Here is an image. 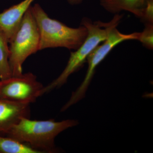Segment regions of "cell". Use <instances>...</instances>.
Masks as SVG:
<instances>
[{
	"instance_id": "cell-1",
	"label": "cell",
	"mask_w": 153,
	"mask_h": 153,
	"mask_svg": "<svg viewBox=\"0 0 153 153\" xmlns=\"http://www.w3.org/2000/svg\"><path fill=\"white\" fill-rule=\"evenodd\" d=\"M78 124L74 120L56 121L32 120L23 118L14 126L6 135L12 137L30 146L39 153L59 152L55 139L60 133Z\"/></svg>"
},
{
	"instance_id": "cell-2",
	"label": "cell",
	"mask_w": 153,
	"mask_h": 153,
	"mask_svg": "<svg viewBox=\"0 0 153 153\" xmlns=\"http://www.w3.org/2000/svg\"><path fill=\"white\" fill-rule=\"evenodd\" d=\"M123 16V14H116L112 20L107 23L101 21L93 22L87 17L82 18L80 25L87 29V37L78 49L71 52L67 65L60 75L47 86H44L41 91V96L59 88L66 83L68 77L82 67L88 55L105 40L111 28L118 26Z\"/></svg>"
},
{
	"instance_id": "cell-3",
	"label": "cell",
	"mask_w": 153,
	"mask_h": 153,
	"mask_svg": "<svg viewBox=\"0 0 153 153\" xmlns=\"http://www.w3.org/2000/svg\"><path fill=\"white\" fill-rule=\"evenodd\" d=\"M40 34L39 50L63 47L76 50L87 37V29L80 25L77 28L68 27L56 19H51L39 4L31 7Z\"/></svg>"
},
{
	"instance_id": "cell-4",
	"label": "cell",
	"mask_w": 153,
	"mask_h": 153,
	"mask_svg": "<svg viewBox=\"0 0 153 153\" xmlns=\"http://www.w3.org/2000/svg\"><path fill=\"white\" fill-rule=\"evenodd\" d=\"M31 7L25 13L9 42V64L12 76L23 74V65L25 60L40 51V34Z\"/></svg>"
},
{
	"instance_id": "cell-5",
	"label": "cell",
	"mask_w": 153,
	"mask_h": 153,
	"mask_svg": "<svg viewBox=\"0 0 153 153\" xmlns=\"http://www.w3.org/2000/svg\"><path fill=\"white\" fill-rule=\"evenodd\" d=\"M117 26L113 27L105 40L96 47L88 55L86 60L88 63V68L85 78L79 87L72 92L69 100L62 107L61 112L65 111L84 98L88 85L95 73L97 66L104 60L116 46L125 41L137 39L139 33L123 34L117 29Z\"/></svg>"
},
{
	"instance_id": "cell-6",
	"label": "cell",
	"mask_w": 153,
	"mask_h": 153,
	"mask_svg": "<svg viewBox=\"0 0 153 153\" xmlns=\"http://www.w3.org/2000/svg\"><path fill=\"white\" fill-rule=\"evenodd\" d=\"M44 86L31 72L0 80V98L30 104L41 96Z\"/></svg>"
},
{
	"instance_id": "cell-7",
	"label": "cell",
	"mask_w": 153,
	"mask_h": 153,
	"mask_svg": "<svg viewBox=\"0 0 153 153\" xmlns=\"http://www.w3.org/2000/svg\"><path fill=\"white\" fill-rule=\"evenodd\" d=\"M30 105L0 98V135H6L23 118H30Z\"/></svg>"
},
{
	"instance_id": "cell-8",
	"label": "cell",
	"mask_w": 153,
	"mask_h": 153,
	"mask_svg": "<svg viewBox=\"0 0 153 153\" xmlns=\"http://www.w3.org/2000/svg\"><path fill=\"white\" fill-rule=\"evenodd\" d=\"M34 1L23 0L0 13V28L5 33L9 42Z\"/></svg>"
},
{
	"instance_id": "cell-9",
	"label": "cell",
	"mask_w": 153,
	"mask_h": 153,
	"mask_svg": "<svg viewBox=\"0 0 153 153\" xmlns=\"http://www.w3.org/2000/svg\"><path fill=\"white\" fill-rule=\"evenodd\" d=\"M99 2L100 6L111 13L115 15L126 11L140 19L146 0H99Z\"/></svg>"
},
{
	"instance_id": "cell-10",
	"label": "cell",
	"mask_w": 153,
	"mask_h": 153,
	"mask_svg": "<svg viewBox=\"0 0 153 153\" xmlns=\"http://www.w3.org/2000/svg\"><path fill=\"white\" fill-rule=\"evenodd\" d=\"M9 56V40L5 33L0 28V80H5L12 76Z\"/></svg>"
},
{
	"instance_id": "cell-11",
	"label": "cell",
	"mask_w": 153,
	"mask_h": 153,
	"mask_svg": "<svg viewBox=\"0 0 153 153\" xmlns=\"http://www.w3.org/2000/svg\"><path fill=\"white\" fill-rule=\"evenodd\" d=\"M0 153H39L29 145L7 135H0Z\"/></svg>"
},
{
	"instance_id": "cell-12",
	"label": "cell",
	"mask_w": 153,
	"mask_h": 153,
	"mask_svg": "<svg viewBox=\"0 0 153 153\" xmlns=\"http://www.w3.org/2000/svg\"><path fill=\"white\" fill-rule=\"evenodd\" d=\"M141 33H139L137 40L140 41L145 48L150 50L153 49V24H145Z\"/></svg>"
},
{
	"instance_id": "cell-13",
	"label": "cell",
	"mask_w": 153,
	"mask_h": 153,
	"mask_svg": "<svg viewBox=\"0 0 153 153\" xmlns=\"http://www.w3.org/2000/svg\"><path fill=\"white\" fill-rule=\"evenodd\" d=\"M145 24H153V0H146L142 15L140 19Z\"/></svg>"
},
{
	"instance_id": "cell-14",
	"label": "cell",
	"mask_w": 153,
	"mask_h": 153,
	"mask_svg": "<svg viewBox=\"0 0 153 153\" xmlns=\"http://www.w3.org/2000/svg\"><path fill=\"white\" fill-rule=\"evenodd\" d=\"M68 3L72 5L79 4L83 1V0H67Z\"/></svg>"
}]
</instances>
